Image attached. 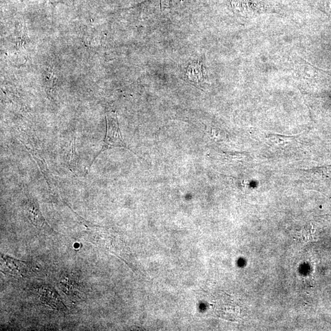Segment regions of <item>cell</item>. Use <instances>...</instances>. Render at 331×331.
Listing matches in <instances>:
<instances>
[{"label": "cell", "mask_w": 331, "mask_h": 331, "mask_svg": "<svg viewBox=\"0 0 331 331\" xmlns=\"http://www.w3.org/2000/svg\"><path fill=\"white\" fill-rule=\"evenodd\" d=\"M106 134L105 139H104L103 147L100 152L98 153L97 156L95 157L93 162L90 164V167L94 162L97 158L101 153L107 151L110 149L115 148V147H123L127 148L125 143L123 142L122 138L120 134L119 126H118L117 115L115 112H110L106 114Z\"/></svg>", "instance_id": "6da1fadb"}, {"label": "cell", "mask_w": 331, "mask_h": 331, "mask_svg": "<svg viewBox=\"0 0 331 331\" xmlns=\"http://www.w3.org/2000/svg\"><path fill=\"white\" fill-rule=\"evenodd\" d=\"M269 140L274 144L279 146H286L290 144L293 140L292 137H286L280 135H270L268 137Z\"/></svg>", "instance_id": "3957f363"}, {"label": "cell", "mask_w": 331, "mask_h": 331, "mask_svg": "<svg viewBox=\"0 0 331 331\" xmlns=\"http://www.w3.org/2000/svg\"><path fill=\"white\" fill-rule=\"evenodd\" d=\"M312 172L319 175V176L331 179V166L313 169Z\"/></svg>", "instance_id": "277c9868"}, {"label": "cell", "mask_w": 331, "mask_h": 331, "mask_svg": "<svg viewBox=\"0 0 331 331\" xmlns=\"http://www.w3.org/2000/svg\"><path fill=\"white\" fill-rule=\"evenodd\" d=\"M25 211L27 212L28 219L37 228L42 229L46 228L47 226L49 227L47 223L45 222L36 202L30 200L25 206Z\"/></svg>", "instance_id": "7a4b0ae2"}]
</instances>
